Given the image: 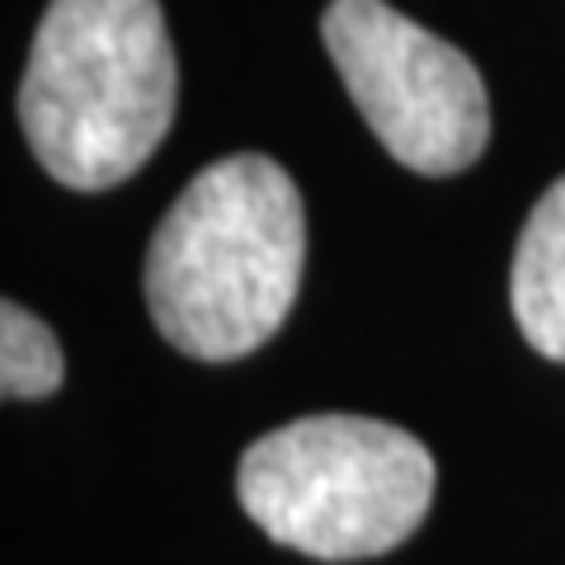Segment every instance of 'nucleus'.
Listing matches in <instances>:
<instances>
[{
	"instance_id": "1",
	"label": "nucleus",
	"mask_w": 565,
	"mask_h": 565,
	"mask_svg": "<svg viewBox=\"0 0 565 565\" xmlns=\"http://www.w3.org/2000/svg\"><path fill=\"white\" fill-rule=\"evenodd\" d=\"M307 207L269 156H222L170 203L147 250V307L170 349L232 363L269 344L302 288Z\"/></svg>"
},
{
	"instance_id": "2",
	"label": "nucleus",
	"mask_w": 565,
	"mask_h": 565,
	"mask_svg": "<svg viewBox=\"0 0 565 565\" xmlns=\"http://www.w3.org/2000/svg\"><path fill=\"white\" fill-rule=\"evenodd\" d=\"M174 95L161 0H52L20 81V122L52 180L99 193L151 161Z\"/></svg>"
},
{
	"instance_id": "3",
	"label": "nucleus",
	"mask_w": 565,
	"mask_h": 565,
	"mask_svg": "<svg viewBox=\"0 0 565 565\" xmlns=\"http://www.w3.org/2000/svg\"><path fill=\"white\" fill-rule=\"evenodd\" d=\"M434 457L401 424L307 415L255 438L236 494L259 533L316 561H367L401 546L434 504Z\"/></svg>"
},
{
	"instance_id": "4",
	"label": "nucleus",
	"mask_w": 565,
	"mask_h": 565,
	"mask_svg": "<svg viewBox=\"0 0 565 565\" xmlns=\"http://www.w3.org/2000/svg\"><path fill=\"white\" fill-rule=\"evenodd\" d=\"M321 39L377 141L415 174H457L490 141L481 71L386 0H330Z\"/></svg>"
},
{
	"instance_id": "5",
	"label": "nucleus",
	"mask_w": 565,
	"mask_h": 565,
	"mask_svg": "<svg viewBox=\"0 0 565 565\" xmlns=\"http://www.w3.org/2000/svg\"><path fill=\"white\" fill-rule=\"evenodd\" d=\"M509 297L523 340L565 363V174L533 203L509 269Z\"/></svg>"
},
{
	"instance_id": "6",
	"label": "nucleus",
	"mask_w": 565,
	"mask_h": 565,
	"mask_svg": "<svg viewBox=\"0 0 565 565\" xmlns=\"http://www.w3.org/2000/svg\"><path fill=\"white\" fill-rule=\"evenodd\" d=\"M62 344L20 302L0 307V392L10 401H43L62 386Z\"/></svg>"
}]
</instances>
